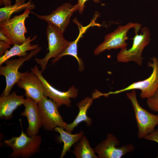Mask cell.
<instances>
[{
	"label": "cell",
	"instance_id": "6da1fadb",
	"mask_svg": "<svg viewBox=\"0 0 158 158\" xmlns=\"http://www.w3.org/2000/svg\"><path fill=\"white\" fill-rule=\"evenodd\" d=\"M42 142L40 135L37 134L29 136L22 130L19 136L13 137L8 140H5L4 143L12 149L13 151L9 155L10 157L27 158L39 151Z\"/></svg>",
	"mask_w": 158,
	"mask_h": 158
},
{
	"label": "cell",
	"instance_id": "7a4b0ae2",
	"mask_svg": "<svg viewBox=\"0 0 158 158\" xmlns=\"http://www.w3.org/2000/svg\"><path fill=\"white\" fill-rule=\"evenodd\" d=\"M46 33L48 42V52L43 58L35 59L36 62L40 65L42 72L46 70L49 60L59 56L65 50L70 42L64 38L63 33L50 23H48Z\"/></svg>",
	"mask_w": 158,
	"mask_h": 158
},
{
	"label": "cell",
	"instance_id": "3957f363",
	"mask_svg": "<svg viewBox=\"0 0 158 158\" xmlns=\"http://www.w3.org/2000/svg\"><path fill=\"white\" fill-rule=\"evenodd\" d=\"M126 96L133 109L138 129V136L140 139L144 138L155 130V127L158 125V115L150 113L140 105L135 90L127 93Z\"/></svg>",
	"mask_w": 158,
	"mask_h": 158
},
{
	"label": "cell",
	"instance_id": "277c9868",
	"mask_svg": "<svg viewBox=\"0 0 158 158\" xmlns=\"http://www.w3.org/2000/svg\"><path fill=\"white\" fill-rule=\"evenodd\" d=\"M42 47H39L31 51L26 56L20 57L17 59H8L4 63L5 65L1 66L0 75H4L6 78V86L1 96L7 95L10 94L12 89L21 78L23 72L19 69L26 61L35 56L41 51Z\"/></svg>",
	"mask_w": 158,
	"mask_h": 158
},
{
	"label": "cell",
	"instance_id": "5b68a950",
	"mask_svg": "<svg viewBox=\"0 0 158 158\" xmlns=\"http://www.w3.org/2000/svg\"><path fill=\"white\" fill-rule=\"evenodd\" d=\"M141 30L142 34H135L133 38V43L131 48L128 49L126 47L121 49L117 55L118 62H133L139 66L142 65V53L145 47L150 43V30L146 27H143Z\"/></svg>",
	"mask_w": 158,
	"mask_h": 158
},
{
	"label": "cell",
	"instance_id": "8992f818",
	"mask_svg": "<svg viewBox=\"0 0 158 158\" xmlns=\"http://www.w3.org/2000/svg\"><path fill=\"white\" fill-rule=\"evenodd\" d=\"M151 60L152 61L149 62L148 66L152 68V71L148 78L142 81L133 83L122 89L103 94V96L107 97L111 94L136 89L141 90L140 96L142 98H147L153 95L158 88V59L154 56Z\"/></svg>",
	"mask_w": 158,
	"mask_h": 158
},
{
	"label": "cell",
	"instance_id": "52a82bcc",
	"mask_svg": "<svg viewBox=\"0 0 158 158\" xmlns=\"http://www.w3.org/2000/svg\"><path fill=\"white\" fill-rule=\"evenodd\" d=\"M37 105L42 126L44 129L52 131L57 127L64 128L67 124L60 114L56 103L44 96Z\"/></svg>",
	"mask_w": 158,
	"mask_h": 158
},
{
	"label": "cell",
	"instance_id": "ba28073f",
	"mask_svg": "<svg viewBox=\"0 0 158 158\" xmlns=\"http://www.w3.org/2000/svg\"><path fill=\"white\" fill-rule=\"evenodd\" d=\"M141 27L140 24L132 22L118 26L113 32L105 36L104 41L94 50V54L98 55L106 50L126 47L127 43L126 41L128 39L127 36L128 31L133 28L135 34H137Z\"/></svg>",
	"mask_w": 158,
	"mask_h": 158
},
{
	"label": "cell",
	"instance_id": "9c48e42d",
	"mask_svg": "<svg viewBox=\"0 0 158 158\" xmlns=\"http://www.w3.org/2000/svg\"><path fill=\"white\" fill-rule=\"evenodd\" d=\"M31 12L26 9L22 14L0 23V31L10 39L13 45L22 44L26 40L25 34L27 30L25 22Z\"/></svg>",
	"mask_w": 158,
	"mask_h": 158
},
{
	"label": "cell",
	"instance_id": "30bf717a",
	"mask_svg": "<svg viewBox=\"0 0 158 158\" xmlns=\"http://www.w3.org/2000/svg\"><path fill=\"white\" fill-rule=\"evenodd\" d=\"M31 71L42 82L44 96L51 99L59 107L64 105L71 107L70 99L76 98L78 95V90L74 86H71L67 91H61L54 87L47 82L42 75V72L39 70L37 65L32 68Z\"/></svg>",
	"mask_w": 158,
	"mask_h": 158
},
{
	"label": "cell",
	"instance_id": "8fae6325",
	"mask_svg": "<svg viewBox=\"0 0 158 158\" xmlns=\"http://www.w3.org/2000/svg\"><path fill=\"white\" fill-rule=\"evenodd\" d=\"M79 8L78 4L72 5L67 2L63 3L48 15H40L33 11L31 13L39 18L52 24L63 33L70 23L73 14L78 11Z\"/></svg>",
	"mask_w": 158,
	"mask_h": 158
},
{
	"label": "cell",
	"instance_id": "7c38bea8",
	"mask_svg": "<svg viewBox=\"0 0 158 158\" xmlns=\"http://www.w3.org/2000/svg\"><path fill=\"white\" fill-rule=\"evenodd\" d=\"M119 140L113 134H107L106 139L94 148L99 158H120L135 150L134 145L129 144L118 147Z\"/></svg>",
	"mask_w": 158,
	"mask_h": 158
},
{
	"label": "cell",
	"instance_id": "4fadbf2b",
	"mask_svg": "<svg viewBox=\"0 0 158 158\" xmlns=\"http://www.w3.org/2000/svg\"><path fill=\"white\" fill-rule=\"evenodd\" d=\"M16 85L25 91V95L27 98H31L37 103L44 96L42 82L32 71L23 72Z\"/></svg>",
	"mask_w": 158,
	"mask_h": 158
},
{
	"label": "cell",
	"instance_id": "5bb4252c",
	"mask_svg": "<svg viewBox=\"0 0 158 158\" xmlns=\"http://www.w3.org/2000/svg\"><path fill=\"white\" fill-rule=\"evenodd\" d=\"M23 105L25 109L20 114L28 119V126L26 134L30 137L37 135L42 127L37 103L31 98H27Z\"/></svg>",
	"mask_w": 158,
	"mask_h": 158
},
{
	"label": "cell",
	"instance_id": "9a60e30c",
	"mask_svg": "<svg viewBox=\"0 0 158 158\" xmlns=\"http://www.w3.org/2000/svg\"><path fill=\"white\" fill-rule=\"evenodd\" d=\"M98 16L96 15L95 17L91 20L90 23L85 26L82 25L78 22L76 18L73 19V21L76 24L79 30L78 35L74 41L70 42L65 50L59 56L53 59L51 63H54L59 60L62 57L66 55H70L74 57L77 61L79 65L78 69L80 71L84 70V66L83 60L78 56L77 52V45L80 38L82 37L88 29L91 27L95 26L100 27L101 25L96 23V20Z\"/></svg>",
	"mask_w": 158,
	"mask_h": 158
},
{
	"label": "cell",
	"instance_id": "2e32d148",
	"mask_svg": "<svg viewBox=\"0 0 158 158\" xmlns=\"http://www.w3.org/2000/svg\"><path fill=\"white\" fill-rule=\"evenodd\" d=\"M25 100L23 96L17 95L16 91H13L7 95L1 96L0 118L7 120L11 119L13 111L18 107L23 104Z\"/></svg>",
	"mask_w": 158,
	"mask_h": 158
},
{
	"label": "cell",
	"instance_id": "e0dca14e",
	"mask_svg": "<svg viewBox=\"0 0 158 158\" xmlns=\"http://www.w3.org/2000/svg\"><path fill=\"white\" fill-rule=\"evenodd\" d=\"M37 37L35 35L32 38L29 36L26 40L22 44H15L9 50H7L4 54L0 58V66H1L7 60L15 56L20 57L26 56L28 54L27 52L29 51H32L38 48V44H33L31 43L35 40Z\"/></svg>",
	"mask_w": 158,
	"mask_h": 158
},
{
	"label": "cell",
	"instance_id": "ac0fdd59",
	"mask_svg": "<svg viewBox=\"0 0 158 158\" xmlns=\"http://www.w3.org/2000/svg\"><path fill=\"white\" fill-rule=\"evenodd\" d=\"M93 99L87 97L77 104L79 109V113L76 118L72 123L66 124L64 129L72 133L74 129L80 123L85 122L87 126L92 124V120L87 115V111L93 103Z\"/></svg>",
	"mask_w": 158,
	"mask_h": 158
},
{
	"label": "cell",
	"instance_id": "d6986e66",
	"mask_svg": "<svg viewBox=\"0 0 158 158\" xmlns=\"http://www.w3.org/2000/svg\"><path fill=\"white\" fill-rule=\"evenodd\" d=\"M60 134L59 141L63 143L64 145L61 156L60 158H63L67 152L70 149L71 147L80 140L84 133L83 131H80L77 133L72 134L61 127H56L54 130Z\"/></svg>",
	"mask_w": 158,
	"mask_h": 158
},
{
	"label": "cell",
	"instance_id": "ffe728a7",
	"mask_svg": "<svg viewBox=\"0 0 158 158\" xmlns=\"http://www.w3.org/2000/svg\"><path fill=\"white\" fill-rule=\"evenodd\" d=\"M25 0L18 3H15L13 5L4 6L0 8V23L6 21L11 18V15L14 13L22 10L29 9L32 10L35 7L32 0H29L25 2Z\"/></svg>",
	"mask_w": 158,
	"mask_h": 158
},
{
	"label": "cell",
	"instance_id": "44dd1931",
	"mask_svg": "<svg viewBox=\"0 0 158 158\" xmlns=\"http://www.w3.org/2000/svg\"><path fill=\"white\" fill-rule=\"evenodd\" d=\"M74 147L72 152L77 158H98L85 135H83L79 141L74 144Z\"/></svg>",
	"mask_w": 158,
	"mask_h": 158
},
{
	"label": "cell",
	"instance_id": "7402d4cb",
	"mask_svg": "<svg viewBox=\"0 0 158 158\" xmlns=\"http://www.w3.org/2000/svg\"><path fill=\"white\" fill-rule=\"evenodd\" d=\"M146 103L149 109L158 113V88L153 95L147 98Z\"/></svg>",
	"mask_w": 158,
	"mask_h": 158
},
{
	"label": "cell",
	"instance_id": "603a6c76",
	"mask_svg": "<svg viewBox=\"0 0 158 158\" xmlns=\"http://www.w3.org/2000/svg\"><path fill=\"white\" fill-rule=\"evenodd\" d=\"M144 138L148 140L155 141L158 144V129L146 135ZM157 157L158 158V152Z\"/></svg>",
	"mask_w": 158,
	"mask_h": 158
},
{
	"label": "cell",
	"instance_id": "cb8c5ba5",
	"mask_svg": "<svg viewBox=\"0 0 158 158\" xmlns=\"http://www.w3.org/2000/svg\"><path fill=\"white\" fill-rule=\"evenodd\" d=\"M11 45L5 42L0 41V56H3L5 52L11 47Z\"/></svg>",
	"mask_w": 158,
	"mask_h": 158
},
{
	"label": "cell",
	"instance_id": "d4e9b609",
	"mask_svg": "<svg viewBox=\"0 0 158 158\" xmlns=\"http://www.w3.org/2000/svg\"><path fill=\"white\" fill-rule=\"evenodd\" d=\"M79 6V8L78 11L80 14H82L84 10L85 7V4L87 0H77ZM93 1L96 3H98L100 2L99 0H92Z\"/></svg>",
	"mask_w": 158,
	"mask_h": 158
},
{
	"label": "cell",
	"instance_id": "484cf974",
	"mask_svg": "<svg viewBox=\"0 0 158 158\" xmlns=\"http://www.w3.org/2000/svg\"><path fill=\"white\" fill-rule=\"evenodd\" d=\"M0 40L5 41L10 44L11 45H13L10 39L1 31H0Z\"/></svg>",
	"mask_w": 158,
	"mask_h": 158
},
{
	"label": "cell",
	"instance_id": "4316f807",
	"mask_svg": "<svg viewBox=\"0 0 158 158\" xmlns=\"http://www.w3.org/2000/svg\"><path fill=\"white\" fill-rule=\"evenodd\" d=\"M0 4L4 5V6L11 5V0H0Z\"/></svg>",
	"mask_w": 158,
	"mask_h": 158
},
{
	"label": "cell",
	"instance_id": "83f0119b",
	"mask_svg": "<svg viewBox=\"0 0 158 158\" xmlns=\"http://www.w3.org/2000/svg\"><path fill=\"white\" fill-rule=\"evenodd\" d=\"M24 0H15V3H18L19 2H21Z\"/></svg>",
	"mask_w": 158,
	"mask_h": 158
}]
</instances>
